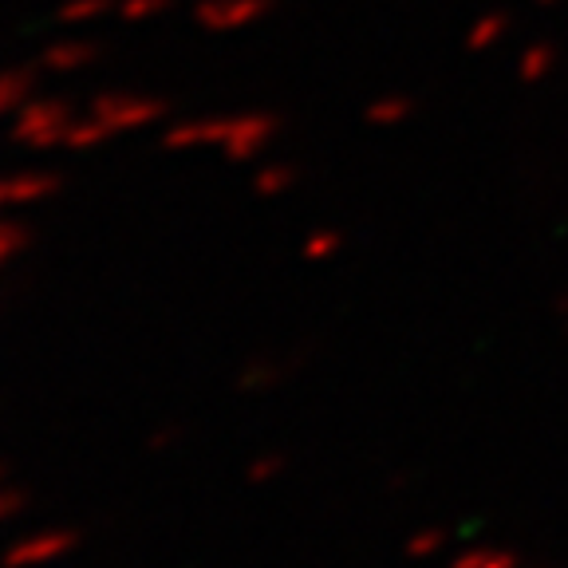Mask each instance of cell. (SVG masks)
Here are the masks:
<instances>
[{
  "mask_svg": "<svg viewBox=\"0 0 568 568\" xmlns=\"http://www.w3.org/2000/svg\"><path fill=\"white\" fill-rule=\"evenodd\" d=\"M486 549H489V545H470V549H462L458 557L450 560V568H481V560H486Z\"/></svg>",
  "mask_w": 568,
  "mask_h": 568,
  "instance_id": "obj_9",
  "label": "cell"
},
{
  "mask_svg": "<svg viewBox=\"0 0 568 568\" xmlns=\"http://www.w3.org/2000/svg\"><path fill=\"white\" fill-rule=\"evenodd\" d=\"M446 541H450V532H446L443 525H426V529H418L407 537V557L410 560H430L446 549Z\"/></svg>",
  "mask_w": 568,
  "mask_h": 568,
  "instance_id": "obj_2",
  "label": "cell"
},
{
  "mask_svg": "<svg viewBox=\"0 0 568 568\" xmlns=\"http://www.w3.org/2000/svg\"><path fill=\"white\" fill-rule=\"evenodd\" d=\"M552 63H557V55H552V48H549V44L529 48V52L521 55V80H525V83L545 80V75L552 71Z\"/></svg>",
  "mask_w": 568,
  "mask_h": 568,
  "instance_id": "obj_4",
  "label": "cell"
},
{
  "mask_svg": "<svg viewBox=\"0 0 568 568\" xmlns=\"http://www.w3.org/2000/svg\"><path fill=\"white\" fill-rule=\"evenodd\" d=\"M336 245H339L336 237H312L304 253H308V257H332V253H336Z\"/></svg>",
  "mask_w": 568,
  "mask_h": 568,
  "instance_id": "obj_12",
  "label": "cell"
},
{
  "mask_svg": "<svg viewBox=\"0 0 568 568\" xmlns=\"http://www.w3.org/2000/svg\"><path fill=\"white\" fill-rule=\"evenodd\" d=\"M24 241H28V233L20 230V225H12V222H0V265L4 261H12L24 248Z\"/></svg>",
  "mask_w": 568,
  "mask_h": 568,
  "instance_id": "obj_7",
  "label": "cell"
},
{
  "mask_svg": "<svg viewBox=\"0 0 568 568\" xmlns=\"http://www.w3.org/2000/svg\"><path fill=\"white\" fill-rule=\"evenodd\" d=\"M80 549V532L75 529H44L32 537H20L4 549L0 565L4 568H44L52 560H63L68 552Z\"/></svg>",
  "mask_w": 568,
  "mask_h": 568,
  "instance_id": "obj_1",
  "label": "cell"
},
{
  "mask_svg": "<svg viewBox=\"0 0 568 568\" xmlns=\"http://www.w3.org/2000/svg\"><path fill=\"white\" fill-rule=\"evenodd\" d=\"M28 501H32V497H28V489L9 486V481H4V486H0V525H9L12 517L24 514Z\"/></svg>",
  "mask_w": 568,
  "mask_h": 568,
  "instance_id": "obj_5",
  "label": "cell"
},
{
  "mask_svg": "<svg viewBox=\"0 0 568 568\" xmlns=\"http://www.w3.org/2000/svg\"><path fill=\"white\" fill-rule=\"evenodd\" d=\"M284 470H288V458H284V454H261V458L248 462L245 478L253 481V486H268V481H276Z\"/></svg>",
  "mask_w": 568,
  "mask_h": 568,
  "instance_id": "obj_3",
  "label": "cell"
},
{
  "mask_svg": "<svg viewBox=\"0 0 568 568\" xmlns=\"http://www.w3.org/2000/svg\"><path fill=\"white\" fill-rule=\"evenodd\" d=\"M541 4H552V0H541Z\"/></svg>",
  "mask_w": 568,
  "mask_h": 568,
  "instance_id": "obj_14",
  "label": "cell"
},
{
  "mask_svg": "<svg viewBox=\"0 0 568 568\" xmlns=\"http://www.w3.org/2000/svg\"><path fill=\"white\" fill-rule=\"evenodd\" d=\"M276 379H281V372H276L273 364H253V367H245V372H241L237 387L241 390H268Z\"/></svg>",
  "mask_w": 568,
  "mask_h": 568,
  "instance_id": "obj_6",
  "label": "cell"
},
{
  "mask_svg": "<svg viewBox=\"0 0 568 568\" xmlns=\"http://www.w3.org/2000/svg\"><path fill=\"white\" fill-rule=\"evenodd\" d=\"M506 24L509 20L506 17H486L478 28H474V36H470V48H489L497 40V36L506 32Z\"/></svg>",
  "mask_w": 568,
  "mask_h": 568,
  "instance_id": "obj_8",
  "label": "cell"
},
{
  "mask_svg": "<svg viewBox=\"0 0 568 568\" xmlns=\"http://www.w3.org/2000/svg\"><path fill=\"white\" fill-rule=\"evenodd\" d=\"M9 474H12V466L4 458H0V486H4V481H9Z\"/></svg>",
  "mask_w": 568,
  "mask_h": 568,
  "instance_id": "obj_13",
  "label": "cell"
},
{
  "mask_svg": "<svg viewBox=\"0 0 568 568\" xmlns=\"http://www.w3.org/2000/svg\"><path fill=\"white\" fill-rule=\"evenodd\" d=\"M481 568H521V560H517V552H509V549H486Z\"/></svg>",
  "mask_w": 568,
  "mask_h": 568,
  "instance_id": "obj_10",
  "label": "cell"
},
{
  "mask_svg": "<svg viewBox=\"0 0 568 568\" xmlns=\"http://www.w3.org/2000/svg\"><path fill=\"white\" fill-rule=\"evenodd\" d=\"M178 438H182V430H178V426H162V430H154L151 443H146V446H151L154 454H162V450H170V446H174Z\"/></svg>",
  "mask_w": 568,
  "mask_h": 568,
  "instance_id": "obj_11",
  "label": "cell"
}]
</instances>
